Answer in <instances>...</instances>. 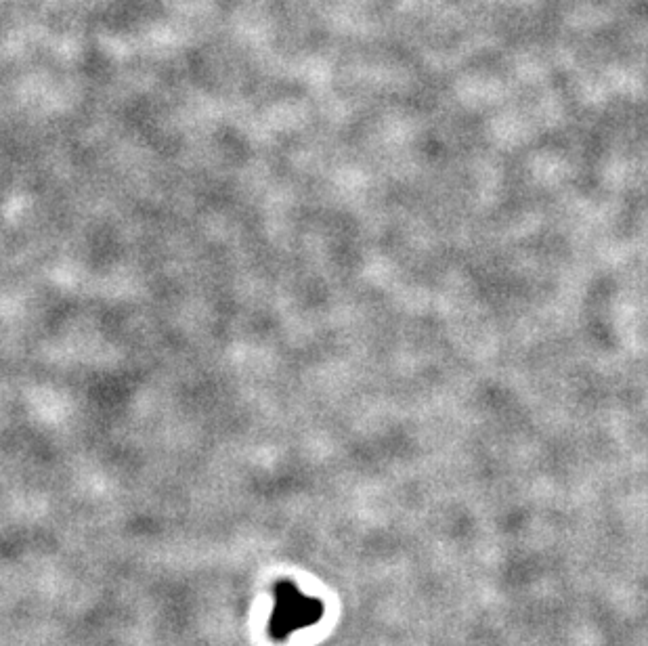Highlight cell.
<instances>
[{
  "label": "cell",
  "instance_id": "1",
  "mask_svg": "<svg viewBox=\"0 0 648 646\" xmlns=\"http://www.w3.org/2000/svg\"><path fill=\"white\" fill-rule=\"evenodd\" d=\"M323 615L321 602L302 594L290 581L275 588V609L271 615V636L286 640L292 632L309 628Z\"/></svg>",
  "mask_w": 648,
  "mask_h": 646
}]
</instances>
